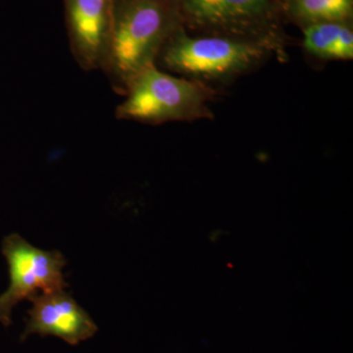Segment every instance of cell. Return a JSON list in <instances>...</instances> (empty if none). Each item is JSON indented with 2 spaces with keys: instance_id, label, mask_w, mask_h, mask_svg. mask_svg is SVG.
I'll use <instances>...</instances> for the list:
<instances>
[{
  "instance_id": "6da1fadb",
  "label": "cell",
  "mask_w": 353,
  "mask_h": 353,
  "mask_svg": "<svg viewBox=\"0 0 353 353\" xmlns=\"http://www.w3.org/2000/svg\"><path fill=\"white\" fill-rule=\"evenodd\" d=\"M183 27L176 0H114L102 71L124 95L143 70L157 65L167 41Z\"/></svg>"
},
{
  "instance_id": "7a4b0ae2",
  "label": "cell",
  "mask_w": 353,
  "mask_h": 353,
  "mask_svg": "<svg viewBox=\"0 0 353 353\" xmlns=\"http://www.w3.org/2000/svg\"><path fill=\"white\" fill-rule=\"evenodd\" d=\"M273 57H278L277 52L266 43L229 37L192 36L183 27L160 51L157 66L217 90L259 69Z\"/></svg>"
},
{
  "instance_id": "3957f363",
  "label": "cell",
  "mask_w": 353,
  "mask_h": 353,
  "mask_svg": "<svg viewBox=\"0 0 353 353\" xmlns=\"http://www.w3.org/2000/svg\"><path fill=\"white\" fill-rule=\"evenodd\" d=\"M217 94L215 88L170 75L152 65L130 83L115 116L148 125L213 119L208 104Z\"/></svg>"
},
{
  "instance_id": "277c9868",
  "label": "cell",
  "mask_w": 353,
  "mask_h": 353,
  "mask_svg": "<svg viewBox=\"0 0 353 353\" xmlns=\"http://www.w3.org/2000/svg\"><path fill=\"white\" fill-rule=\"evenodd\" d=\"M185 29L268 44L285 57L276 0H176Z\"/></svg>"
},
{
  "instance_id": "5b68a950",
  "label": "cell",
  "mask_w": 353,
  "mask_h": 353,
  "mask_svg": "<svg viewBox=\"0 0 353 353\" xmlns=\"http://www.w3.org/2000/svg\"><path fill=\"white\" fill-rule=\"evenodd\" d=\"M2 253L10 276L8 289L0 296V323L7 327L11 324L13 308L21 301L43 292L65 290L62 270L66 260L59 252L39 250L17 234L4 239Z\"/></svg>"
},
{
  "instance_id": "8992f818",
  "label": "cell",
  "mask_w": 353,
  "mask_h": 353,
  "mask_svg": "<svg viewBox=\"0 0 353 353\" xmlns=\"http://www.w3.org/2000/svg\"><path fill=\"white\" fill-rule=\"evenodd\" d=\"M72 55L83 71L101 70L114 0H62Z\"/></svg>"
},
{
  "instance_id": "52a82bcc",
  "label": "cell",
  "mask_w": 353,
  "mask_h": 353,
  "mask_svg": "<svg viewBox=\"0 0 353 353\" xmlns=\"http://www.w3.org/2000/svg\"><path fill=\"white\" fill-rule=\"evenodd\" d=\"M32 307L26 323L21 340L31 334L53 336L69 345H76L87 341L97 332L90 316L65 290L43 292L32 297Z\"/></svg>"
},
{
  "instance_id": "ba28073f",
  "label": "cell",
  "mask_w": 353,
  "mask_h": 353,
  "mask_svg": "<svg viewBox=\"0 0 353 353\" xmlns=\"http://www.w3.org/2000/svg\"><path fill=\"white\" fill-rule=\"evenodd\" d=\"M303 50L317 60H352L353 31L350 22L318 23L303 27Z\"/></svg>"
},
{
  "instance_id": "9c48e42d",
  "label": "cell",
  "mask_w": 353,
  "mask_h": 353,
  "mask_svg": "<svg viewBox=\"0 0 353 353\" xmlns=\"http://www.w3.org/2000/svg\"><path fill=\"white\" fill-rule=\"evenodd\" d=\"M285 12L303 27L327 22H350L353 0H284Z\"/></svg>"
}]
</instances>
